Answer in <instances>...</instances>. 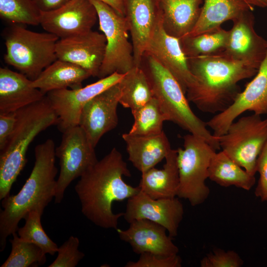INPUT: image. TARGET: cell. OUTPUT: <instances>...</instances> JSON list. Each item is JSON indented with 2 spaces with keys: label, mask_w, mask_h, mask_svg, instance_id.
Instances as JSON below:
<instances>
[{
  "label": "cell",
  "mask_w": 267,
  "mask_h": 267,
  "mask_svg": "<svg viewBox=\"0 0 267 267\" xmlns=\"http://www.w3.org/2000/svg\"><path fill=\"white\" fill-rule=\"evenodd\" d=\"M131 175L122 154L112 148L80 177L75 186L82 214L96 226L117 229L124 212L114 213L113 203L128 199L140 191L138 186L123 180V176Z\"/></svg>",
  "instance_id": "1"
},
{
  "label": "cell",
  "mask_w": 267,
  "mask_h": 267,
  "mask_svg": "<svg viewBox=\"0 0 267 267\" xmlns=\"http://www.w3.org/2000/svg\"><path fill=\"white\" fill-rule=\"evenodd\" d=\"M187 58L197 83L187 91L186 97L206 113L218 114L227 109L241 91L238 83L255 76L258 71L221 52Z\"/></svg>",
  "instance_id": "2"
},
{
  "label": "cell",
  "mask_w": 267,
  "mask_h": 267,
  "mask_svg": "<svg viewBox=\"0 0 267 267\" xmlns=\"http://www.w3.org/2000/svg\"><path fill=\"white\" fill-rule=\"evenodd\" d=\"M55 145L51 139L35 148V161L30 176L15 195L2 199L0 213V251L8 236L16 232L20 221L30 211L44 208L55 196L58 170L55 166Z\"/></svg>",
  "instance_id": "3"
},
{
  "label": "cell",
  "mask_w": 267,
  "mask_h": 267,
  "mask_svg": "<svg viewBox=\"0 0 267 267\" xmlns=\"http://www.w3.org/2000/svg\"><path fill=\"white\" fill-rule=\"evenodd\" d=\"M14 130L0 151V200L9 195L13 183L27 163L29 146L42 132L57 125L59 118L45 96L16 111Z\"/></svg>",
  "instance_id": "4"
},
{
  "label": "cell",
  "mask_w": 267,
  "mask_h": 267,
  "mask_svg": "<svg viewBox=\"0 0 267 267\" xmlns=\"http://www.w3.org/2000/svg\"><path fill=\"white\" fill-rule=\"evenodd\" d=\"M140 67L145 73L154 97L168 121L220 149L219 138L207 128L206 122L192 111L185 93L172 74L152 56L144 54Z\"/></svg>",
  "instance_id": "5"
},
{
  "label": "cell",
  "mask_w": 267,
  "mask_h": 267,
  "mask_svg": "<svg viewBox=\"0 0 267 267\" xmlns=\"http://www.w3.org/2000/svg\"><path fill=\"white\" fill-rule=\"evenodd\" d=\"M59 39L47 32H36L14 24L5 34L4 61L33 81L57 59L56 44Z\"/></svg>",
  "instance_id": "6"
},
{
  "label": "cell",
  "mask_w": 267,
  "mask_h": 267,
  "mask_svg": "<svg viewBox=\"0 0 267 267\" xmlns=\"http://www.w3.org/2000/svg\"><path fill=\"white\" fill-rule=\"evenodd\" d=\"M183 139V148L177 149L179 179L177 197L196 206L204 203L210 195L205 181L211 159L216 152L203 139L191 134Z\"/></svg>",
  "instance_id": "7"
},
{
  "label": "cell",
  "mask_w": 267,
  "mask_h": 267,
  "mask_svg": "<svg viewBox=\"0 0 267 267\" xmlns=\"http://www.w3.org/2000/svg\"><path fill=\"white\" fill-rule=\"evenodd\" d=\"M90 0L96 9L99 29L106 40L104 60L97 77L101 79L115 73L125 74L135 66L126 19L105 3Z\"/></svg>",
  "instance_id": "8"
},
{
  "label": "cell",
  "mask_w": 267,
  "mask_h": 267,
  "mask_svg": "<svg viewBox=\"0 0 267 267\" xmlns=\"http://www.w3.org/2000/svg\"><path fill=\"white\" fill-rule=\"evenodd\" d=\"M220 148L249 174L255 176L257 158L267 141V118L243 116L233 122L218 137Z\"/></svg>",
  "instance_id": "9"
},
{
  "label": "cell",
  "mask_w": 267,
  "mask_h": 267,
  "mask_svg": "<svg viewBox=\"0 0 267 267\" xmlns=\"http://www.w3.org/2000/svg\"><path fill=\"white\" fill-rule=\"evenodd\" d=\"M62 134L61 142L55 149L60 166L54 196L57 204L61 202L65 191L72 181L80 178L98 161L95 147L79 125L70 128Z\"/></svg>",
  "instance_id": "10"
},
{
  "label": "cell",
  "mask_w": 267,
  "mask_h": 267,
  "mask_svg": "<svg viewBox=\"0 0 267 267\" xmlns=\"http://www.w3.org/2000/svg\"><path fill=\"white\" fill-rule=\"evenodd\" d=\"M247 111L262 115L267 114V53L253 80L240 92L233 103L206 122L219 137L226 132L230 125Z\"/></svg>",
  "instance_id": "11"
},
{
  "label": "cell",
  "mask_w": 267,
  "mask_h": 267,
  "mask_svg": "<svg viewBox=\"0 0 267 267\" xmlns=\"http://www.w3.org/2000/svg\"><path fill=\"white\" fill-rule=\"evenodd\" d=\"M124 75L115 73L84 87L54 90L46 93L59 118L58 129L63 133L79 125L80 117L85 105L101 92L118 83Z\"/></svg>",
  "instance_id": "12"
},
{
  "label": "cell",
  "mask_w": 267,
  "mask_h": 267,
  "mask_svg": "<svg viewBox=\"0 0 267 267\" xmlns=\"http://www.w3.org/2000/svg\"><path fill=\"white\" fill-rule=\"evenodd\" d=\"M184 215L182 203L178 198L153 199L140 190L128 199L123 217L128 223L146 219L164 226L169 235L177 236Z\"/></svg>",
  "instance_id": "13"
},
{
  "label": "cell",
  "mask_w": 267,
  "mask_h": 267,
  "mask_svg": "<svg viewBox=\"0 0 267 267\" xmlns=\"http://www.w3.org/2000/svg\"><path fill=\"white\" fill-rule=\"evenodd\" d=\"M97 20L90 0H70L56 10L41 11L40 25L47 32L63 39L92 30Z\"/></svg>",
  "instance_id": "14"
},
{
  "label": "cell",
  "mask_w": 267,
  "mask_h": 267,
  "mask_svg": "<svg viewBox=\"0 0 267 267\" xmlns=\"http://www.w3.org/2000/svg\"><path fill=\"white\" fill-rule=\"evenodd\" d=\"M119 83L92 98L82 111L79 125L94 147L104 134L118 125L117 107L121 95Z\"/></svg>",
  "instance_id": "15"
},
{
  "label": "cell",
  "mask_w": 267,
  "mask_h": 267,
  "mask_svg": "<svg viewBox=\"0 0 267 267\" xmlns=\"http://www.w3.org/2000/svg\"><path fill=\"white\" fill-rule=\"evenodd\" d=\"M252 11H247L233 21L226 46L221 52L259 70L267 53V40L256 33Z\"/></svg>",
  "instance_id": "16"
},
{
  "label": "cell",
  "mask_w": 267,
  "mask_h": 267,
  "mask_svg": "<svg viewBox=\"0 0 267 267\" xmlns=\"http://www.w3.org/2000/svg\"><path fill=\"white\" fill-rule=\"evenodd\" d=\"M144 54L153 57L168 70L185 94L196 86V80L189 69L187 58L182 50L179 40L165 32L160 14Z\"/></svg>",
  "instance_id": "17"
},
{
  "label": "cell",
  "mask_w": 267,
  "mask_h": 267,
  "mask_svg": "<svg viewBox=\"0 0 267 267\" xmlns=\"http://www.w3.org/2000/svg\"><path fill=\"white\" fill-rule=\"evenodd\" d=\"M106 40L102 33L92 30L59 39L56 44L57 58L78 65L97 77L105 53Z\"/></svg>",
  "instance_id": "18"
},
{
  "label": "cell",
  "mask_w": 267,
  "mask_h": 267,
  "mask_svg": "<svg viewBox=\"0 0 267 267\" xmlns=\"http://www.w3.org/2000/svg\"><path fill=\"white\" fill-rule=\"evenodd\" d=\"M128 228L116 229L119 238L129 243L137 254L145 252L165 256L178 255L179 249L167 235L166 229L154 222L139 219L133 221Z\"/></svg>",
  "instance_id": "19"
},
{
  "label": "cell",
  "mask_w": 267,
  "mask_h": 267,
  "mask_svg": "<svg viewBox=\"0 0 267 267\" xmlns=\"http://www.w3.org/2000/svg\"><path fill=\"white\" fill-rule=\"evenodd\" d=\"M135 66L140 67L160 17L155 0H124Z\"/></svg>",
  "instance_id": "20"
},
{
  "label": "cell",
  "mask_w": 267,
  "mask_h": 267,
  "mask_svg": "<svg viewBox=\"0 0 267 267\" xmlns=\"http://www.w3.org/2000/svg\"><path fill=\"white\" fill-rule=\"evenodd\" d=\"M32 81L20 72L0 68V114L16 112L45 96Z\"/></svg>",
  "instance_id": "21"
},
{
  "label": "cell",
  "mask_w": 267,
  "mask_h": 267,
  "mask_svg": "<svg viewBox=\"0 0 267 267\" xmlns=\"http://www.w3.org/2000/svg\"><path fill=\"white\" fill-rule=\"evenodd\" d=\"M122 138L126 144L129 160L141 173L154 167L171 149L164 131L151 135L124 133Z\"/></svg>",
  "instance_id": "22"
},
{
  "label": "cell",
  "mask_w": 267,
  "mask_h": 267,
  "mask_svg": "<svg viewBox=\"0 0 267 267\" xmlns=\"http://www.w3.org/2000/svg\"><path fill=\"white\" fill-rule=\"evenodd\" d=\"M204 0H159L163 27L178 39L189 34L196 25Z\"/></svg>",
  "instance_id": "23"
},
{
  "label": "cell",
  "mask_w": 267,
  "mask_h": 267,
  "mask_svg": "<svg viewBox=\"0 0 267 267\" xmlns=\"http://www.w3.org/2000/svg\"><path fill=\"white\" fill-rule=\"evenodd\" d=\"M177 156V149L171 148L162 169L153 167L142 173L138 186L140 190L153 199L177 197L179 182Z\"/></svg>",
  "instance_id": "24"
},
{
  "label": "cell",
  "mask_w": 267,
  "mask_h": 267,
  "mask_svg": "<svg viewBox=\"0 0 267 267\" xmlns=\"http://www.w3.org/2000/svg\"><path fill=\"white\" fill-rule=\"evenodd\" d=\"M254 9L248 0H204L198 21L185 36L213 31L228 20L234 21L244 12Z\"/></svg>",
  "instance_id": "25"
},
{
  "label": "cell",
  "mask_w": 267,
  "mask_h": 267,
  "mask_svg": "<svg viewBox=\"0 0 267 267\" xmlns=\"http://www.w3.org/2000/svg\"><path fill=\"white\" fill-rule=\"evenodd\" d=\"M90 76L82 67L57 59L32 81V85L46 95L54 90L81 88L83 82Z\"/></svg>",
  "instance_id": "26"
},
{
  "label": "cell",
  "mask_w": 267,
  "mask_h": 267,
  "mask_svg": "<svg viewBox=\"0 0 267 267\" xmlns=\"http://www.w3.org/2000/svg\"><path fill=\"white\" fill-rule=\"evenodd\" d=\"M208 178L222 187L234 186L250 190L256 182L249 174L222 150L213 156L208 170Z\"/></svg>",
  "instance_id": "27"
},
{
  "label": "cell",
  "mask_w": 267,
  "mask_h": 267,
  "mask_svg": "<svg viewBox=\"0 0 267 267\" xmlns=\"http://www.w3.org/2000/svg\"><path fill=\"white\" fill-rule=\"evenodd\" d=\"M119 84V103L131 111L143 106L153 97L147 77L140 66H134L125 73Z\"/></svg>",
  "instance_id": "28"
},
{
  "label": "cell",
  "mask_w": 267,
  "mask_h": 267,
  "mask_svg": "<svg viewBox=\"0 0 267 267\" xmlns=\"http://www.w3.org/2000/svg\"><path fill=\"white\" fill-rule=\"evenodd\" d=\"M229 31L222 27L211 32L179 39L183 52L187 58L222 52L228 37Z\"/></svg>",
  "instance_id": "29"
},
{
  "label": "cell",
  "mask_w": 267,
  "mask_h": 267,
  "mask_svg": "<svg viewBox=\"0 0 267 267\" xmlns=\"http://www.w3.org/2000/svg\"><path fill=\"white\" fill-rule=\"evenodd\" d=\"M131 112L134 122L130 134L151 135L163 132V123L168 121V118L154 97L143 106Z\"/></svg>",
  "instance_id": "30"
},
{
  "label": "cell",
  "mask_w": 267,
  "mask_h": 267,
  "mask_svg": "<svg viewBox=\"0 0 267 267\" xmlns=\"http://www.w3.org/2000/svg\"><path fill=\"white\" fill-rule=\"evenodd\" d=\"M16 232L13 233V238L9 239L11 252L0 267H29L44 265L46 261V254L42 249L34 243L23 240Z\"/></svg>",
  "instance_id": "31"
},
{
  "label": "cell",
  "mask_w": 267,
  "mask_h": 267,
  "mask_svg": "<svg viewBox=\"0 0 267 267\" xmlns=\"http://www.w3.org/2000/svg\"><path fill=\"white\" fill-rule=\"evenodd\" d=\"M41 11L34 0H0V17L17 25L40 24Z\"/></svg>",
  "instance_id": "32"
},
{
  "label": "cell",
  "mask_w": 267,
  "mask_h": 267,
  "mask_svg": "<svg viewBox=\"0 0 267 267\" xmlns=\"http://www.w3.org/2000/svg\"><path fill=\"white\" fill-rule=\"evenodd\" d=\"M43 212L35 210L30 211L24 219L23 226L19 227L17 232L24 241L34 243L40 247L44 254L54 255L58 247L46 234L41 223Z\"/></svg>",
  "instance_id": "33"
},
{
  "label": "cell",
  "mask_w": 267,
  "mask_h": 267,
  "mask_svg": "<svg viewBox=\"0 0 267 267\" xmlns=\"http://www.w3.org/2000/svg\"><path fill=\"white\" fill-rule=\"evenodd\" d=\"M79 239L71 236L58 247L57 256L48 267H75L84 257L85 254L79 250Z\"/></svg>",
  "instance_id": "34"
},
{
  "label": "cell",
  "mask_w": 267,
  "mask_h": 267,
  "mask_svg": "<svg viewBox=\"0 0 267 267\" xmlns=\"http://www.w3.org/2000/svg\"><path fill=\"white\" fill-rule=\"evenodd\" d=\"M243 260L234 251L216 248L200 261L201 267H240Z\"/></svg>",
  "instance_id": "35"
},
{
  "label": "cell",
  "mask_w": 267,
  "mask_h": 267,
  "mask_svg": "<svg viewBox=\"0 0 267 267\" xmlns=\"http://www.w3.org/2000/svg\"><path fill=\"white\" fill-rule=\"evenodd\" d=\"M182 260L178 255L165 256L145 252L140 254L136 261H129L125 267H180Z\"/></svg>",
  "instance_id": "36"
},
{
  "label": "cell",
  "mask_w": 267,
  "mask_h": 267,
  "mask_svg": "<svg viewBox=\"0 0 267 267\" xmlns=\"http://www.w3.org/2000/svg\"><path fill=\"white\" fill-rule=\"evenodd\" d=\"M256 172L260 178L255 194L262 201H267V141L257 158Z\"/></svg>",
  "instance_id": "37"
},
{
  "label": "cell",
  "mask_w": 267,
  "mask_h": 267,
  "mask_svg": "<svg viewBox=\"0 0 267 267\" xmlns=\"http://www.w3.org/2000/svg\"><path fill=\"white\" fill-rule=\"evenodd\" d=\"M16 112L0 114V151L6 146L16 122Z\"/></svg>",
  "instance_id": "38"
},
{
  "label": "cell",
  "mask_w": 267,
  "mask_h": 267,
  "mask_svg": "<svg viewBox=\"0 0 267 267\" xmlns=\"http://www.w3.org/2000/svg\"><path fill=\"white\" fill-rule=\"evenodd\" d=\"M42 12L56 10L65 4L70 0H34Z\"/></svg>",
  "instance_id": "39"
},
{
  "label": "cell",
  "mask_w": 267,
  "mask_h": 267,
  "mask_svg": "<svg viewBox=\"0 0 267 267\" xmlns=\"http://www.w3.org/2000/svg\"><path fill=\"white\" fill-rule=\"evenodd\" d=\"M112 7L118 13L125 16V5L124 0H98Z\"/></svg>",
  "instance_id": "40"
},
{
  "label": "cell",
  "mask_w": 267,
  "mask_h": 267,
  "mask_svg": "<svg viewBox=\"0 0 267 267\" xmlns=\"http://www.w3.org/2000/svg\"><path fill=\"white\" fill-rule=\"evenodd\" d=\"M248 1L253 6H256L260 7H267V0H248Z\"/></svg>",
  "instance_id": "41"
},
{
  "label": "cell",
  "mask_w": 267,
  "mask_h": 267,
  "mask_svg": "<svg viewBox=\"0 0 267 267\" xmlns=\"http://www.w3.org/2000/svg\"></svg>",
  "instance_id": "42"
}]
</instances>
